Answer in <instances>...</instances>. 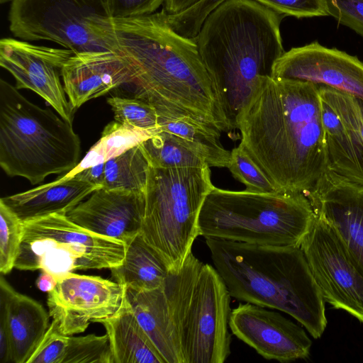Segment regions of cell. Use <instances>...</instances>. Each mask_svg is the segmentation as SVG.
<instances>
[{
	"mask_svg": "<svg viewBox=\"0 0 363 363\" xmlns=\"http://www.w3.org/2000/svg\"><path fill=\"white\" fill-rule=\"evenodd\" d=\"M318 87L260 77L236 117L240 144L277 192L305 194L328 171Z\"/></svg>",
	"mask_w": 363,
	"mask_h": 363,
	"instance_id": "6da1fadb",
	"label": "cell"
},
{
	"mask_svg": "<svg viewBox=\"0 0 363 363\" xmlns=\"http://www.w3.org/2000/svg\"><path fill=\"white\" fill-rule=\"evenodd\" d=\"M118 52L134 72L135 97L157 114L186 116L221 132L233 128L213 92L195 39L184 37L160 12L112 18Z\"/></svg>",
	"mask_w": 363,
	"mask_h": 363,
	"instance_id": "7a4b0ae2",
	"label": "cell"
},
{
	"mask_svg": "<svg viewBox=\"0 0 363 363\" xmlns=\"http://www.w3.org/2000/svg\"><path fill=\"white\" fill-rule=\"evenodd\" d=\"M281 15L254 0H225L194 38L217 101L233 130L258 79L284 53Z\"/></svg>",
	"mask_w": 363,
	"mask_h": 363,
	"instance_id": "3957f363",
	"label": "cell"
},
{
	"mask_svg": "<svg viewBox=\"0 0 363 363\" xmlns=\"http://www.w3.org/2000/svg\"><path fill=\"white\" fill-rule=\"evenodd\" d=\"M206 244L231 297L284 312L315 339L321 337L325 301L300 247L211 238Z\"/></svg>",
	"mask_w": 363,
	"mask_h": 363,
	"instance_id": "277c9868",
	"label": "cell"
},
{
	"mask_svg": "<svg viewBox=\"0 0 363 363\" xmlns=\"http://www.w3.org/2000/svg\"><path fill=\"white\" fill-rule=\"evenodd\" d=\"M80 156L73 125L0 79V166L8 176L40 184L49 175L69 172Z\"/></svg>",
	"mask_w": 363,
	"mask_h": 363,
	"instance_id": "5b68a950",
	"label": "cell"
},
{
	"mask_svg": "<svg viewBox=\"0 0 363 363\" xmlns=\"http://www.w3.org/2000/svg\"><path fill=\"white\" fill-rule=\"evenodd\" d=\"M316 220L303 193H259L216 186L206 196L199 235L259 245L301 247Z\"/></svg>",
	"mask_w": 363,
	"mask_h": 363,
	"instance_id": "8992f818",
	"label": "cell"
},
{
	"mask_svg": "<svg viewBox=\"0 0 363 363\" xmlns=\"http://www.w3.org/2000/svg\"><path fill=\"white\" fill-rule=\"evenodd\" d=\"M183 363H223L230 354V295L221 277L191 252L163 283Z\"/></svg>",
	"mask_w": 363,
	"mask_h": 363,
	"instance_id": "52a82bcc",
	"label": "cell"
},
{
	"mask_svg": "<svg viewBox=\"0 0 363 363\" xmlns=\"http://www.w3.org/2000/svg\"><path fill=\"white\" fill-rule=\"evenodd\" d=\"M213 187L208 165L169 169L150 166L140 233L171 270L182 267L191 252L199 236L201 206Z\"/></svg>",
	"mask_w": 363,
	"mask_h": 363,
	"instance_id": "ba28073f",
	"label": "cell"
},
{
	"mask_svg": "<svg viewBox=\"0 0 363 363\" xmlns=\"http://www.w3.org/2000/svg\"><path fill=\"white\" fill-rule=\"evenodd\" d=\"M126 245L93 233L63 213L24 222L15 268L41 269L57 279L76 270L111 269L120 265Z\"/></svg>",
	"mask_w": 363,
	"mask_h": 363,
	"instance_id": "9c48e42d",
	"label": "cell"
},
{
	"mask_svg": "<svg viewBox=\"0 0 363 363\" xmlns=\"http://www.w3.org/2000/svg\"><path fill=\"white\" fill-rule=\"evenodd\" d=\"M9 30L23 40H47L74 53L117 51L108 0H12Z\"/></svg>",
	"mask_w": 363,
	"mask_h": 363,
	"instance_id": "30bf717a",
	"label": "cell"
},
{
	"mask_svg": "<svg viewBox=\"0 0 363 363\" xmlns=\"http://www.w3.org/2000/svg\"><path fill=\"white\" fill-rule=\"evenodd\" d=\"M300 247L325 301L363 323V273L335 231L316 216Z\"/></svg>",
	"mask_w": 363,
	"mask_h": 363,
	"instance_id": "8fae6325",
	"label": "cell"
},
{
	"mask_svg": "<svg viewBox=\"0 0 363 363\" xmlns=\"http://www.w3.org/2000/svg\"><path fill=\"white\" fill-rule=\"evenodd\" d=\"M47 304L60 330L72 335L84 332L90 323L111 318L125 308L126 287L100 277L70 272L48 292Z\"/></svg>",
	"mask_w": 363,
	"mask_h": 363,
	"instance_id": "7c38bea8",
	"label": "cell"
},
{
	"mask_svg": "<svg viewBox=\"0 0 363 363\" xmlns=\"http://www.w3.org/2000/svg\"><path fill=\"white\" fill-rule=\"evenodd\" d=\"M73 54L64 48L38 45L12 38L0 40V65L13 77L16 87L38 94L72 125L75 111L67 98L60 77L64 64Z\"/></svg>",
	"mask_w": 363,
	"mask_h": 363,
	"instance_id": "4fadbf2b",
	"label": "cell"
},
{
	"mask_svg": "<svg viewBox=\"0 0 363 363\" xmlns=\"http://www.w3.org/2000/svg\"><path fill=\"white\" fill-rule=\"evenodd\" d=\"M328 170L363 184V99L319 85Z\"/></svg>",
	"mask_w": 363,
	"mask_h": 363,
	"instance_id": "5bb4252c",
	"label": "cell"
},
{
	"mask_svg": "<svg viewBox=\"0 0 363 363\" xmlns=\"http://www.w3.org/2000/svg\"><path fill=\"white\" fill-rule=\"evenodd\" d=\"M229 328L238 339L269 360L306 358L312 342L305 330L278 312L250 303L231 311Z\"/></svg>",
	"mask_w": 363,
	"mask_h": 363,
	"instance_id": "9a60e30c",
	"label": "cell"
},
{
	"mask_svg": "<svg viewBox=\"0 0 363 363\" xmlns=\"http://www.w3.org/2000/svg\"><path fill=\"white\" fill-rule=\"evenodd\" d=\"M271 76L309 82L363 99V62L317 41L284 52Z\"/></svg>",
	"mask_w": 363,
	"mask_h": 363,
	"instance_id": "2e32d148",
	"label": "cell"
},
{
	"mask_svg": "<svg viewBox=\"0 0 363 363\" xmlns=\"http://www.w3.org/2000/svg\"><path fill=\"white\" fill-rule=\"evenodd\" d=\"M304 194L363 273V184L328 170Z\"/></svg>",
	"mask_w": 363,
	"mask_h": 363,
	"instance_id": "e0dca14e",
	"label": "cell"
},
{
	"mask_svg": "<svg viewBox=\"0 0 363 363\" xmlns=\"http://www.w3.org/2000/svg\"><path fill=\"white\" fill-rule=\"evenodd\" d=\"M145 211V192L102 187L92 192L67 216L93 233L127 245L140 233Z\"/></svg>",
	"mask_w": 363,
	"mask_h": 363,
	"instance_id": "ac0fdd59",
	"label": "cell"
},
{
	"mask_svg": "<svg viewBox=\"0 0 363 363\" xmlns=\"http://www.w3.org/2000/svg\"><path fill=\"white\" fill-rule=\"evenodd\" d=\"M61 75L65 91L74 111L86 101L115 88L132 84L135 78L128 62L113 50L74 53L64 64Z\"/></svg>",
	"mask_w": 363,
	"mask_h": 363,
	"instance_id": "d6986e66",
	"label": "cell"
},
{
	"mask_svg": "<svg viewBox=\"0 0 363 363\" xmlns=\"http://www.w3.org/2000/svg\"><path fill=\"white\" fill-rule=\"evenodd\" d=\"M50 314L32 298L16 291L0 278V321L11 345L12 363H28L49 327Z\"/></svg>",
	"mask_w": 363,
	"mask_h": 363,
	"instance_id": "ffe728a7",
	"label": "cell"
},
{
	"mask_svg": "<svg viewBox=\"0 0 363 363\" xmlns=\"http://www.w3.org/2000/svg\"><path fill=\"white\" fill-rule=\"evenodd\" d=\"M102 186L74 176L58 177L54 182L3 197V201L23 222L54 213L67 214L86 196Z\"/></svg>",
	"mask_w": 363,
	"mask_h": 363,
	"instance_id": "44dd1931",
	"label": "cell"
},
{
	"mask_svg": "<svg viewBox=\"0 0 363 363\" xmlns=\"http://www.w3.org/2000/svg\"><path fill=\"white\" fill-rule=\"evenodd\" d=\"M126 299L137 320L164 362L183 363L163 284L158 288L148 291L126 289Z\"/></svg>",
	"mask_w": 363,
	"mask_h": 363,
	"instance_id": "7402d4cb",
	"label": "cell"
},
{
	"mask_svg": "<svg viewBox=\"0 0 363 363\" xmlns=\"http://www.w3.org/2000/svg\"><path fill=\"white\" fill-rule=\"evenodd\" d=\"M99 323L109 339L111 363H165L128 303L116 315Z\"/></svg>",
	"mask_w": 363,
	"mask_h": 363,
	"instance_id": "603a6c76",
	"label": "cell"
},
{
	"mask_svg": "<svg viewBox=\"0 0 363 363\" xmlns=\"http://www.w3.org/2000/svg\"><path fill=\"white\" fill-rule=\"evenodd\" d=\"M110 269L115 281L135 291L160 287L171 271L162 256L141 233L126 245L122 263Z\"/></svg>",
	"mask_w": 363,
	"mask_h": 363,
	"instance_id": "cb8c5ba5",
	"label": "cell"
},
{
	"mask_svg": "<svg viewBox=\"0 0 363 363\" xmlns=\"http://www.w3.org/2000/svg\"><path fill=\"white\" fill-rule=\"evenodd\" d=\"M160 130L168 132L201 156L210 167H228L230 152L220 141L221 131L186 116L157 114Z\"/></svg>",
	"mask_w": 363,
	"mask_h": 363,
	"instance_id": "d4e9b609",
	"label": "cell"
},
{
	"mask_svg": "<svg viewBox=\"0 0 363 363\" xmlns=\"http://www.w3.org/2000/svg\"><path fill=\"white\" fill-rule=\"evenodd\" d=\"M161 130H145L111 121L104 128L101 138L84 157L65 177H72L82 170L106 162L138 145Z\"/></svg>",
	"mask_w": 363,
	"mask_h": 363,
	"instance_id": "484cf974",
	"label": "cell"
},
{
	"mask_svg": "<svg viewBox=\"0 0 363 363\" xmlns=\"http://www.w3.org/2000/svg\"><path fill=\"white\" fill-rule=\"evenodd\" d=\"M150 167L140 143L105 162L103 187L145 193Z\"/></svg>",
	"mask_w": 363,
	"mask_h": 363,
	"instance_id": "4316f807",
	"label": "cell"
},
{
	"mask_svg": "<svg viewBox=\"0 0 363 363\" xmlns=\"http://www.w3.org/2000/svg\"><path fill=\"white\" fill-rule=\"evenodd\" d=\"M140 144L153 167L189 168L208 165L201 156L166 131L161 130Z\"/></svg>",
	"mask_w": 363,
	"mask_h": 363,
	"instance_id": "83f0119b",
	"label": "cell"
},
{
	"mask_svg": "<svg viewBox=\"0 0 363 363\" xmlns=\"http://www.w3.org/2000/svg\"><path fill=\"white\" fill-rule=\"evenodd\" d=\"M0 272L7 274L15 267L24 233V222L0 201Z\"/></svg>",
	"mask_w": 363,
	"mask_h": 363,
	"instance_id": "f1b7e54d",
	"label": "cell"
},
{
	"mask_svg": "<svg viewBox=\"0 0 363 363\" xmlns=\"http://www.w3.org/2000/svg\"><path fill=\"white\" fill-rule=\"evenodd\" d=\"M116 121L145 130H160L155 108L145 100L113 96L107 99Z\"/></svg>",
	"mask_w": 363,
	"mask_h": 363,
	"instance_id": "f546056e",
	"label": "cell"
},
{
	"mask_svg": "<svg viewBox=\"0 0 363 363\" xmlns=\"http://www.w3.org/2000/svg\"><path fill=\"white\" fill-rule=\"evenodd\" d=\"M62 363H111L107 334L74 337L68 335Z\"/></svg>",
	"mask_w": 363,
	"mask_h": 363,
	"instance_id": "4dcf8cb0",
	"label": "cell"
},
{
	"mask_svg": "<svg viewBox=\"0 0 363 363\" xmlns=\"http://www.w3.org/2000/svg\"><path fill=\"white\" fill-rule=\"evenodd\" d=\"M227 168L235 179L245 186L247 191L277 192L270 180L240 144L230 151Z\"/></svg>",
	"mask_w": 363,
	"mask_h": 363,
	"instance_id": "1f68e13d",
	"label": "cell"
},
{
	"mask_svg": "<svg viewBox=\"0 0 363 363\" xmlns=\"http://www.w3.org/2000/svg\"><path fill=\"white\" fill-rule=\"evenodd\" d=\"M225 0H201L183 12L167 15L169 26L179 34L194 39L207 16Z\"/></svg>",
	"mask_w": 363,
	"mask_h": 363,
	"instance_id": "d6a6232c",
	"label": "cell"
},
{
	"mask_svg": "<svg viewBox=\"0 0 363 363\" xmlns=\"http://www.w3.org/2000/svg\"><path fill=\"white\" fill-rule=\"evenodd\" d=\"M68 335L52 320L42 341L28 363H62Z\"/></svg>",
	"mask_w": 363,
	"mask_h": 363,
	"instance_id": "836d02e7",
	"label": "cell"
},
{
	"mask_svg": "<svg viewBox=\"0 0 363 363\" xmlns=\"http://www.w3.org/2000/svg\"><path fill=\"white\" fill-rule=\"evenodd\" d=\"M281 16L298 18L328 16L324 0H254Z\"/></svg>",
	"mask_w": 363,
	"mask_h": 363,
	"instance_id": "e575fe53",
	"label": "cell"
},
{
	"mask_svg": "<svg viewBox=\"0 0 363 363\" xmlns=\"http://www.w3.org/2000/svg\"><path fill=\"white\" fill-rule=\"evenodd\" d=\"M328 16L363 37V0H324Z\"/></svg>",
	"mask_w": 363,
	"mask_h": 363,
	"instance_id": "d590c367",
	"label": "cell"
},
{
	"mask_svg": "<svg viewBox=\"0 0 363 363\" xmlns=\"http://www.w3.org/2000/svg\"><path fill=\"white\" fill-rule=\"evenodd\" d=\"M164 0H108L112 18H132L154 13Z\"/></svg>",
	"mask_w": 363,
	"mask_h": 363,
	"instance_id": "8d00e7d4",
	"label": "cell"
},
{
	"mask_svg": "<svg viewBox=\"0 0 363 363\" xmlns=\"http://www.w3.org/2000/svg\"><path fill=\"white\" fill-rule=\"evenodd\" d=\"M73 176L103 187L105 179V162L84 169Z\"/></svg>",
	"mask_w": 363,
	"mask_h": 363,
	"instance_id": "74e56055",
	"label": "cell"
},
{
	"mask_svg": "<svg viewBox=\"0 0 363 363\" xmlns=\"http://www.w3.org/2000/svg\"><path fill=\"white\" fill-rule=\"evenodd\" d=\"M201 0H164L162 11L167 15H175L183 12Z\"/></svg>",
	"mask_w": 363,
	"mask_h": 363,
	"instance_id": "f35d334b",
	"label": "cell"
},
{
	"mask_svg": "<svg viewBox=\"0 0 363 363\" xmlns=\"http://www.w3.org/2000/svg\"><path fill=\"white\" fill-rule=\"evenodd\" d=\"M57 279L51 274L42 271L36 280L37 287L42 291L49 292L56 286Z\"/></svg>",
	"mask_w": 363,
	"mask_h": 363,
	"instance_id": "ab89813d",
	"label": "cell"
},
{
	"mask_svg": "<svg viewBox=\"0 0 363 363\" xmlns=\"http://www.w3.org/2000/svg\"><path fill=\"white\" fill-rule=\"evenodd\" d=\"M12 0H0V2L1 4H5V3H7V2H9V1H11Z\"/></svg>",
	"mask_w": 363,
	"mask_h": 363,
	"instance_id": "60d3db41",
	"label": "cell"
}]
</instances>
